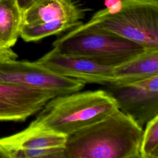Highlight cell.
<instances>
[{"mask_svg": "<svg viewBox=\"0 0 158 158\" xmlns=\"http://www.w3.org/2000/svg\"><path fill=\"white\" fill-rule=\"evenodd\" d=\"M81 23V21L56 20L40 23L22 24L20 36L26 42L37 41L49 36L59 35Z\"/></svg>", "mask_w": 158, "mask_h": 158, "instance_id": "13", "label": "cell"}, {"mask_svg": "<svg viewBox=\"0 0 158 158\" xmlns=\"http://www.w3.org/2000/svg\"><path fill=\"white\" fill-rule=\"evenodd\" d=\"M17 57V54L11 48L0 49V61L15 59Z\"/></svg>", "mask_w": 158, "mask_h": 158, "instance_id": "15", "label": "cell"}, {"mask_svg": "<svg viewBox=\"0 0 158 158\" xmlns=\"http://www.w3.org/2000/svg\"><path fill=\"white\" fill-rule=\"evenodd\" d=\"M118 109L104 89L78 91L51 99L30 123L69 136Z\"/></svg>", "mask_w": 158, "mask_h": 158, "instance_id": "2", "label": "cell"}, {"mask_svg": "<svg viewBox=\"0 0 158 158\" xmlns=\"http://www.w3.org/2000/svg\"><path fill=\"white\" fill-rule=\"evenodd\" d=\"M0 158H10L9 154L4 148L0 144Z\"/></svg>", "mask_w": 158, "mask_h": 158, "instance_id": "17", "label": "cell"}, {"mask_svg": "<svg viewBox=\"0 0 158 158\" xmlns=\"http://www.w3.org/2000/svg\"><path fill=\"white\" fill-rule=\"evenodd\" d=\"M36 61L59 75L85 83L106 86L117 83L113 75V67L102 65L85 57L63 54L54 48Z\"/></svg>", "mask_w": 158, "mask_h": 158, "instance_id": "7", "label": "cell"}, {"mask_svg": "<svg viewBox=\"0 0 158 158\" xmlns=\"http://www.w3.org/2000/svg\"><path fill=\"white\" fill-rule=\"evenodd\" d=\"M67 138L64 135L30 123L18 133L0 138V144L9 154L16 150L64 148Z\"/></svg>", "mask_w": 158, "mask_h": 158, "instance_id": "9", "label": "cell"}, {"mask_svg": "<svg viewBox=\"0 0 158 158\" xmlns=\"http://www.w3.org/2000/svg\"><path fill=\"white\" fill-rule=\"evenodd\" d=\"M140 158H158V115L145 125L139 148Z\"/></svg>", "mask_w": 158, "mask_h": 158, "instance_id": "14", "label": "cell"}, {"mask_svg": "<svg viewBox=\"0 0 158 158\" xmlns=\"http://www.w3.org/2000/svg\"><path fill=\"white\" fill-rule=\"evenodd\" d=\"M117 83H130L158 75V49L145 50L131 59L114 67Z\"/></svg>", "mask_w": 158, "mask_h": 158, "instance_id": "11", "label": "cell"}, {"mask_svg": "<svg viewBox=\"0 0 158 158\" xmlns=\"http://www.w3.org/2000/svg\"><path fill=\"white\" fill-rule=\"evenodd\" d=\"M16 1L20 9L23 12L34 3L35 0H16Z\"/></svg>", "mask_w": 158, "mask_h": 158, "instance_id": "16", "label": "cell"}, {"mask_svg": "<svg viewBox=\"0 0 158 158\" xmlns=\"http://www.w3.org/2000/svg\"><path fill=\"white\" fill-rule=\"evenodd\" d=\"M61 94L17 85L0 83V121H24Z\"/></svg>", "mask_w": 158, "mask_h": 158, "instance_id": "8", "label": "cell"}, {"mask_svg": "<svg viewBox=\"0 0 158 158\" xmlns=\"http://www.w3.org/2000/svg\"><path fill=\"white\" fill-rule=\"evenodd\" d=\"M143 128L119 109L67 136L65 158H140Z\"/></svg>", "mask_w": 158, "mask_h": 158, "instance_id": "1", "label": "cell"}, {"mask_svg": "<svg viewBox=\"0 0 158 158\" xmlns=\"http://www.w3.org/2000/svg\"><path fill=\"white\" fill-rule=\"evenodd\" d=\"M83 24L158 49V0H118Z\"/></svg>", "mask_w": 158, "mask_h": 158, "instance_id": "3", "label": "cell"}, {"mask_svg": "<svg viewBox=\"0 0 158 158\" xmlns=\"http://www.w3.org/2000/svg\"><path fill=\"white\" fill-rule=\"evenodd\" d=\"M0 83L54 91L61 94L80 91L86 84L59 75L36 61L16 59L0 61Z\"/></svg>", "mask_w": 158, "mask_h": 158, "instance_id": "5", "label": "cell"}, {"mask_svg": "<svg viewBox=\"0 0 158 158\" xmlns=\"http://www.w3.org/2000/svg\"><path fill=\"white\" fill-rule=\"evenodd\" d=\"M23 12L16 0H0V49L11 48L20 35Z\"/></svg>", "mask_w": 158, "mask_h": 158, "instance_id": "12", "label": "cell"}, {"mask_svg": "<svg viewBox=\"0 0 158 158\" xmlns=\"http://www.w3.org/2000/svg\"><path fill=\"white\" fill-rule=\"evenodd\" d=\"M52 46L61 53L85 57L100 65L113 67L146 50L129 40L83 23L57 38Z\"/></svg>", "mask_w": 158, "mask_h": 158, "instance_id": "4", "label": "cell"}, {"mask_svg": "<svg viewBox=\"0 0 158 158\" xmlns=\"http://www.w3.org/2000/svg\"><path fill=\"white\" fill-rule=\"evenodd\" d=\"M117 102L118 109L143 128L158 115V75L130 83L105 86Z\"/></svg>", "mask_w": 158, "mask_h": 158, "instance_id": "6", "label": "cell"}, {"mask_svg": "<svg viewBox=\"0 0 158 158\" xmlns=\"http://www.w3.org/2000/svg\"><path fill=\"white\" fill-rule=\"evenodd\" d=\"M85 10L72 0H35L23 12V24H35L56 20L80 22Z\"/></svg>", "mask_w": 158, "mask_h": 158, "instance_id": "10", "label": "cell"}]
</instances>
